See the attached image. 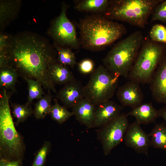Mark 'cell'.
<instances>
[{
	"mask_svg": "<svg viewBox=\"0 0 166 166\" xmlns=\"http://www.w3.org/2000/svg\"><path fill=\"white\" fill-rule=\"evenodd\" d=\"M67 5L63 3L60 14L53 21L49 33L54 42L60 46L77 49L81 45L74 26L67 17Z\"/></svg>",
	"mask_w": 166,
	"mask_h": 166,
	"instance_id": "cell-8",
	"label": "cell"
},
{
	"mask_svg": "<svg viewBox=\"0 0 166 166\" xmlns=\"http://www.w3.org/2000/svg\"><path fill=\"white\" fill-rule=\"evenodd\" d=\"M14 117L16 119L15 125L17 126L20 123L23 122L33 113L31 106L26 103L24 105L11 103Z\"/></svg>",
	"mask_w": 166,
	"mask_h": 166,
	"instance_id": "cell-24",
	"label": "cell"
},
{
	"mask_svg": "<svg viewBox=\"0 0 166 166\" xmlns=\"http://www.w3.org/2000/svg\"><path fill=\"white\" fill-rule=\"evenodd\" d=\"M152 14L151 22L159 20L166 23V0H163L158 4Z\"/></svg>",
	"mask_w": 166,
	"mask_h": 166,
	"instance_id": "cell-30",
	"label": "cell"
},
{
	"mask_svg": "<svg viewBox=\"0 0 166 166\" xmlns=\"http://www.w3.org/2000/svg\"><path fill=\"white\" fill-rule=\"evenodd\" d=\"M81 45L92 51L105 49L126 32L122 24L108 19L101 14H93L81 19L79 24Z\"/></svg>",
	"mask_w": 166,
	"mask_h": 166,
	"instance_id": "cell-2",
	"label": "cell"
},
{
	"mask_svg": "<svg viewBox=\"0 0 166 166\" xmlns=\"http://www.w3.org/2000/svg\"><path fill=\"white\" fill-rule=\"evenodd\" d=\"M78 66L80 72L84 74L91 73L94 70V62L89 59L82 60L79 63Z\"/></svg>",
	"mask_w": 166,
	"mask_h": 166,
	"instance_id": "cell-31",
	"label": "cell"
},
{
	"mask_svg": "<svg viewBox=\"0 0 166 166\" xmlns=\"http://www.w3.org/2000/svg\"><path fill=\"white\" fill-rule=\"evenodd\" d=\"M54 46L57 52V62L65 66L73 68L76 64V57L70 48L63 47L54 42Z\"/></svg>",
	"mask_w": 166,
	"mask_h": 166,
	"instance_id": "cell-23",
	"label": "cell"
},
{
	"mask_svg": "<svg viewBox=\"0 0 166 166\" xmlns=\"http://www.w3.org/2000/svg\"><path fill=\"white\" fill-rule=\"evenodd\" d=\"M108 0H78L74 1V9L77 11L102 14L109 5Z\"/></svg>",
	"mask_w": 166,
	"mask_h": 166,
	"instance_id": "cell-18",
	"label": "cell"
},
{
	"mask_svg": "<svg viewBox=\"0 0 166 166\" xmlns=\"http://www.w3.org/2000/svg\"><path fill=\"white\" fill-rule=\"evenodd\" d=\"M52 96L50 90L39 99L35 104L33 113L36 119H42L47 115L49 114L51 108Z\"/></svg>",
	"mask_w": 166,
	"mask_h": 166,
	"instance_id": "cell-22",
	"label": "cell"
},
{
	"mask_svg": "<svg viewBox=\"0 0 166 166\" xmlns=\"http://www.w3.org/2000/svg\"><path fill=\"white\" fill-rule=\"evenodd\" d=\"M28 85V94L26 103L31 106L33 100L39 99L45 94L44 92L42 85L38 81L32 78H25Z\"/></svg>",
	"mask_w": 166,
	"mask_h": 166,
	"instance_id": "cell-26",
	"label": "cell"
},
{
	"mask_svg": "<svg viewBox=\"0 0 166 166\" xmlns=\"http://www.w3.org/2000/svg\"><path fill=\"white\" fill-rule=\"evenodd\" d=\"M128 117L127 114L121 113L98 130V137L105 155H108L124 140L129 124Z\"/></svg>",
	"mask_w": 166,
	"mask_h": 166,
	"instance_id": "cell-9",
	"label": "cell"
},
{
	"mask_svg": "<svg viewBox=\"0 0 166 166\" xmlns=\"http://www.w3.org/2000/svg\"><path fill=\"white\" fill-rule=\"evenodd\" d=\"M22 160L0 159V166H22Z\"/></svg>",
	"mask_w": 166,
	"mask_h": 166,
	"instance_id": "cell-32",
	"label": "cell"
},
{
	"mask_svg": "<svg viewBox=\"0 0 166 166\" xmlns=\"http://www.w3.org/2000/svg\"><path fill=\"white\" fill-rule=\"evenodd\" d=\"M164 48L150 39L144 40L128 79L140 84H149L160 62L165 56Z\"/></svg>",
	"mask_w": 166,
	"mask_h": 166,
	"instance_id": "cell-6",
	"label": "cell"
},
{
	"mask_svg": "<svg viewBox=\"0 0 166 166\" xmlns=\"http://www.w3.org/2000/svg\"><path fill=\"white\" fill-rule=\"evenodd\" d=\"M51 143L45 141L36 154L32 166H44L47 155L50 149Z\"/></svg>",
	"mask_w": 166,
	"mask_h": 166,
	"instance_id": "cell-29",
	"label": "cell"
},
{
	"mask_svg": "<svg viewBox=\"0 0 166 166\" xmlns=\"http://www.w3.org/2000/svg\"><path fill=\"white\" fill-rule=\"evenodd\" d=\"M48 73L52 82L55 85H65L76 79L67 67L57 61L49 66Z\"/></svg>",
	"mask_w": 166,
	"mask_h": 166,
	"instance_id": "cell-17",
	"label": "cell"
},
{
	"mask_svg": "<svg viewBox=\"0 0 166 166\" xmlns=\"http://www.w3.org/2000/svg\"><path fill=\"white\" fill-rule=\"evenodd\" d=\"M163 0H112L102 15L110 20L120 21L144 28L156 6Z\"/></svg>",
	"mask_w": 166,
	"mask_h": 166,
	"instance_id": "cell-5",
	"label": "cell"
},
{
	"mask_svg": "<svg viewBox=\"0 0 166 166\" xmlns=\"http://www.w3.org/2000/svg\"><path fill=\"white\" fill-rule=\"evenodd\" d=\"M120 76L100 65L91 73L84 87V97L95 106L109 101L113 96Z\"/></svg>",
	"mask_w": 166,
	"mask_h": 166,
	"instance_id": "cell-7",
	"label": "cell"
},
{
	"mask_svg": "<svg viewBox=\"0 0 166 166\" xmlns=\"http://www.w3.org/2000/svg\"><path fill=\"white\" fill-rule=\"evenodd\" d=\"M158 110L159 117L162 118L166 122V106Z\"/></svg>",
	"mask_w": 166,
	"mask_h": 166,
	"instance_id": "cell-33",
	"label": "cell"
},
{
	"mask_svg": "<svg viewBox=\"0 0 166 166\" xmlns=\"http://www.w3.org/2000/svg\"><path fill=\"white\" fill-rule=\"evenodd\" d=\"M127 115L134 117L140 125L153 122L159 117V110L153 106L151 102L142 103L133 108Z\"/></svg>",
	"mask_w": 166,
	"mask_h": 166,
	"instance_id": "cell-16",
	"label": "cell"
},
{
	"mask_svg": "<svg viewBox=\"0 0 166 166\" xmlns=\"http://www.w3.org/2000/svg\"><path fill=\"white\" fill-rule=\"evenodd\" d=\"M18 73L10 66L0 68V86L2 89H10L16 92L15 85Z\"/></svg>",
	"mask_w": 166,
	"mask_h": 166,
	"instance_id": "cell-20",
	"label": "cell"
},
{
	"mask_svg": "<svg viewBox=\"0 0 166 166\" xmlns=\"http://www.w3.org/2000/svg\"><path fill=\"white\" fill-rule=\"evenodd\" d=\"M149 37L154 42L166 44V27L160 24L154 25L150 31Z\"/></svg>",
	"mask_w": 166,
	"mask_h": 166,
	"instance_id": "cell-28",
	"label": "cell"
},
{
	"mask_svg": "<svg viewBox=\"0 0 166 166\" xmlns=\"http://www.w3.org/2000/svg\"><path fill=\"white\" fill-rule=\"evenodd\" d=\"M124 140L127 147L136 152L148 155V149L151 145L149 135L136 121L129 124Z\"/></svg>",
	"mask_w": 166,
	"mask_h": 166,
	"instance_id": "cell-10",
	"label": "cell"
},
{
	"mask_svg": "<svg viewBox=\"0 0 166 166\" xmlns=\"http://www.w3.org/2000/svg\"><path fill=\"white\" fill-rule=\"evenodd\" d=\"M10 38L3 34H0V68L9 65L8 48Z\"/></svg>",
	"mask_w": 166,
	"mask_h": 166,
	"instance_id": "cell-27",
	"label": "cell"
},
{
	"mask_svg": "<svg viewBox=\"0 0 166 166\" xmlns=\"http://www.w3.org/2000/svg\"><path fill=\"white\" fill-rule=\"evenodd\" d=\"M54 100V104L52 106L49 115L52 120L61 124L73 115V113L72 112L69 111L64 106L61 105L56 98Z\"/></svg>",
	"mask_w": 166,
	"mask_h": 166,
	"instance_id": "cell-25",
	"label": "cell"
},
{
	"mask_svg": "<svg viewBox=\"0 0 166 166\" xmlns=\"http://www.w3.org/2000/svg\"><path fill=\"white\" fill-rule=\"evenodd\" d=\"M149 84L154 99L157 103L166 105V56L158 66Z\"/></svg>",
	"mask_w": 166,
	"mask_h": 166,
	"instance_id": "cell-12",
	"label": "cell"
},
{
	"mask_svg": "<svg viewBox=\"0 0 166 166\" xmlns=\"http://www.w3.org/2000/svg\"><path fill=\"white\" fill-rule=\"evenodd\" d=\"M122 107L110 100L96 106L92 128L102 127L121 114Z\"/></svg>",
	"mask_w": 166,
	"mask_h": 166,
	"instance_id": "cell-14",
	"label": "cell"
},
{
	"mask_svg": "<svg viewBox=\"0 0 166 166\" xmlns=\"http://www.w3.org/2000/svg\"><path fill=\"white\" fill-rule=\"evenodd\" d=\"M84 87L76 80L68 82L57 93L56 98L60 100L66 108H72L84 98Z\"/></svg>",
	"mask_w": 166,
	"mask_h": 166,
	"instance_id": "cell-13",
	"label": "cell"
},
{
	"mask_svg": "<svg viewBox=\"0 0 166 166\" xmlns=\"http://www.w3.org/2000/svg\"><path fill=\"white\" fill-rule=\"evenodd\" d=\"M144 41L142 32L136 31L116 44L103 59L110 72L128 78Z\"/></svg>",
	"mask_w": 166,
	"mask_h": 166,
	"instance_id": "cell-4",
	"label": "cell"
},
{
	"mask_svg": "<svg viewBox=\"0 0 166 166\" xmlns=\"http://www.w3.org/2000/svg\"><path fill=\"white\" fill-rule=\"evenodd\" d=\"M151 145L154 148L166 152V124L164 123L156 124L149 134Z\"/></svg>",
	"mask_w": 166,
	"mask_h": 166,
	"instance_id": "cell-21",
	"label": "cell"
},
{
	"mask_svg": "<svg viewBox=\"0 0 166 166\" xmlns=\"http://www.w3.org/2000/svg\"><path fill=\"white\" fill-rule=\"evenodd\" d=\"M13 93L5 89H2L0 93V158L8 160H22L25 145L15 128L9 105Z\"/></svg>",
	"mask_w": 166,
	"mask_h": 166,
	"instance_id": "cell-3",
	"label": "cell"
},
{
	"mask_svg": "<svg viewBox=\"0 0 166 166\" xmlns=\"http://www.w3.org/2000/svg\"><path fill=\"white\" fill-rule=\"evenodd\" d=\"M116 95L123 106L132 109L141 104L144 99L140 84L130 80L118 87Z\"/></svg>",
	"mask_w": 166,
	"mask_h": 166,
	"instance_id": "cell-11",
	"label": "cell"
},
{
	"mask_svg": "<svg viewBox=\"0 0 166 166\" xmlns=\"http://www.w3.org/2000/svg\"><path fill=\"white\" fill-rule=\"evenodd\" d=\"M9 65L24 78L38 81L48 90L57 93L48 73L49 66L57 61L48 43L33 34H25L10 38L8 48Z\"/></svg>",
	"mask_w": 166,
	"mask_h": 166,
	"instance_id": "cell-1",
	"label": "cell"
},
{
	"mask_svg": "<svg viewBox=\"0 0 166 166\" xmlns=\"http://www.w3.org/2000/svg\"><path fill=\"white\" fill-rule=\"evenodd\" d=\"M21 5V1L0 0V24L1 27L13 19L18 13Z\"/></svg>",
	"mask_w": 166,
	"mask_h": 166,
	"instance_id": "cell-19",
	"label": "cell"
},
{
	"mask_svg": "<svg viewBox=\"0 0 166 166\" xmlns=\"http://www.w3.org/2000/svg\"><path fill=\"white\" fill-rule=\"evenodd\" d=\"M94 105L85 97L72 108V112L76 119L88 128H92L95 118Z\"/></svg>",
	"mask_w": 166,
	"mask_h": 166,
	"instance_id": "cell-15",
	"label": "cell"
}]
</instances>
